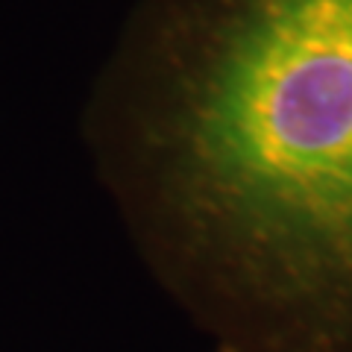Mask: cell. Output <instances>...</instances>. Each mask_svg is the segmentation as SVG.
I'll return each mask as SVG.
<instances>
[{"mask_svg": "<svg viewBox=\"0 0 352 352\" xmlns=\"http://www.w3.org/2000/svg\"><path fill=\"white\" fill-rule=\"evenodd\" d=\"M100 120L141 247L220 352H352V0H150Z\"/></svg>", "mask_w": 352, "mask_h": 352, "instance_id": "cell-1", "label": "cell"}]
</instances>
